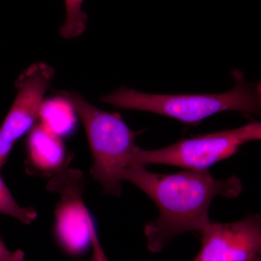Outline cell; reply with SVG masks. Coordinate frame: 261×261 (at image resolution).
I'll use <instances>...</instances> for the list:
<instances>
[{"instance_id": "obj_1", "label": "cell", "mask_w": 261, "mask_h": 261, "mask_svg": "<svg viewBox=\"0 0 261 261\" xmlns=\"http://www.w3.org/2000/svg\"><path fill=\"white\" fill-rule=\"evenodd\" d=\"M123 181L135 185L154 201L159 211L154 221L146 224L147 247L159 253L180 235L202 233L211 222L209 211L216 197L234 198L243 185L236 176L216 178L208 171H186L162 174L132 165L122 173Z\"/></svg>"}, {"instance_id": "obj_2", "label": "cell", "mask_w": 261, "mask_h": 261, "mask_svg": "<svg viewBox=\"0 0 261 261\" xmlns=\"http://www.w3.org/2000/svg\"><path fill=\"white\" fill-rule=\"evenodd\" d=\"M231 77L234 80L233 87L224 93L147 94L122 87L99 100L123 109L156 113L192 125L226 111L261 116V81L250 83L240 70H233Z\"/></svg>"}, {"instance_id": "obj_3", "label": "cell", "mask_w": 261, "mask_h": 261, "mask_svg": "<svg viewBox=\"0 0 261 261\" xmlns=\"http://www.w3.org/2000/svg\"><path fill=\"white\" fill-rule=\"evenodd\" d=\"M83 123L92 151L91 175L108 195L120 197L122 173L132 164L138 146L134 132L118 113H108L91 104L76 92H62Z\"/></svg>"}, {"instance_id": "obj_4", "label": "cell", "mask_w": 261, "mask_h": 261, "mask_svg": "<svg viewBox=\"0 0 261 261\" xmlns=\"http://www.w3.org/2000/svg\"><path fill=\"white\" fill-rule=\"evenodd\" d=\"M245 144L240 128L222 130L185 139L161 149L137 147L132 165H167L189 171H208L211 166L236 154Z\"/></svg>"}, {"instance_id": "obj_5", "label": "cell", "mask_w": 261, "mask_h": 261, "mask_svg": "<svg viewBox=\"0 0 261 261\" xmlns=\"http://www.w3.org/2000/svg\"><path fill=\"white\" fill-rule=\"evenodd\" d=\"M54 74L50 65L39 63L19 75L15 82L16 97L0 127V169L17 141L29 133L40 118L44 95Z\"/></svg>"}, {"instance_id": "obj_6", "label": "cell", "mask_w": 261, "mask_h": 261, "mask_svg": "<svg viewBox=\"0 0 261 261\" xmlns=\"http://www.w3.org/2000/svg\"><path fill=\"white\" fill-rule=\"evenodd\" d=\"M84 186L83 175L78 170L62 171L48 185L51 192L61 194L56 209V237L72 255H80L92 245L96 233L82 198Z\"/></svg>"}, {"instance_id": "obj_7", "label": "cell", "mask_w": 261, "mask_h": 261, "mask_svg": "<svg viewBox=\"0 0 261 261\" xmlns=\"http://www.w3.org/2000/svg\"><path fill=\"white\" fill-rule=\"evenodd\" d=\"M200 252L193 261H252L261 257V216L232 223L213 222L200 233Z\"/></svg>"}, {"instance_id": "obj_8", "label": "cell", "mask_w": 261, "mask_h": 261, "mask_svg": "<svg viewBox=\"0 0 261 261\" xmlns=\"http://www.w3.org/2000/svg\"><path fill=\"white\" fill-rule=\"evenodd\" d=\"M28 168L44 172L62 168L65 160V147L62 137L42 122L31 130L25 140Z\"/></svg>"}, {"instance_id": "obj_9", "label": "cell", "mask_w": 261, "mask_h": 261, "mask_svg": "<svg viewBox=\"0 0 261 261\" xmlns=\"http://www.w3.org/2000/svg\"><path fill=\"white\" fill-rule=\"evenodd\" d=\"M75 111L68 99L61 94L59 97L44 100L40 114V121L62 137L74 128Z\"/></svg>"}, {"instance_id": "obj_10", "label": "cell", "mask_w": 261, "mask_h": 261, "mask_svg": "<svg viewBox=\"0 0 261 261\" xmlns=\"http://www.w3.org/2000/svg\"><path fill=\"white\" fill-rule=\"evenodd\" d=\"M84 0H65L66 18L62 27V37L73 39L83 34L87 29L88 16L82 10Z\"/></svg>"}, {"instance_id": "obj_11", "label": "cell", "mask_w": 261, "mask_h": 261, "mask_svg": "<svg viewBox=\"0 0 261 261\" xmlns=\"http://www.w3.org/2000/svg\"><path fill=\"white\" fill-rule=\"evenodd\" d=\"M0 214L21 221L25 224L32 223L37 218V211L33 207H24L19 205L12 195L9 189L0 176Z\"/></svg>"}, {"instance_id": "obj_12", "label": "cell", "mask_w": 261, "mask_h": 261, "mask_svg": "<svg viewBox=\"0 0 261 261\" xmlns=\"http://www.w3.org/2000/svg\"><path fill=\"white\" fill-rule=\"evenodd\" d=\"M245 142L261 140V122L252 121L240 127Z\"/></svg>"}, {"instance_id": "obj_13", "label": "cell", "mask_w": 261, "mask_h": 261, "mask_svg": "<svg viewBox=\"0 0 261 261\" xmlns=\"http://www.w3.org/2000/svg\"><path fill=\"white\" fill-rule=\"evenodd\" d=\"M23 250H17L10 251L6 247L3 239L0 238V261H24Z\"/></svg>"}, {"instance_id": "obj_14", "label": "cell", "mask_w": 261, "mask_h": 261, "mask_svg": "<svg viewBox=\"0 0 261 261\" xmlns=\"http://www.w3.org/2000/svg\"><path fill=\"white\" fill-rule=\"evenodd\" d=\"M89 261H108L99 243H95L93 246V255Z\"/></svg>"}, {"instance_id": "obj_15", "label": "cell", "mask_w": 261, "mask_h": 261, "mask_svg": "<svg viewBox=\"0 0 261 261\" xmlns=\"http://www.w3.org/2000/svg\"><path fill=\"white\" fill-rule=\"evenodd\" d=\"M252 261H261V257H257V258L255 259V260Z\"/></svg>"}]
</instances>
